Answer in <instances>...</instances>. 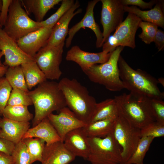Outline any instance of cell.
Instances as JSON below:
<instances>
[{"instance_id": "obj_30", "label": "cell", "mask_w": 164, "mask_h": 164, "mask_svg": "<svg viewBox=\"0 0 164 164\" xmlns=\"http://www.w3.org/2000/svg\"><path fill=\"white\" fill-rule=\"evenodd\" d=\"M154 138L151 136L141 137L135 151L125 164H144L146 154Z\"/></svg>"}, {"instance_id": "obj_26", "label": "cell", "mask_w": 164, "mask_h": 164, "mask_svg": "<svg viewBox=\"0 0 164 164\" xmlns=\"http://www.w3.org/2000/svg\"><path fill=\"white\" fill-rule=\"evenodd\" d=\"M20 66L29 90L47 80L45 74L34 61L24 63Z\"/></svg>"}, {"instance_id": "obj_28", "label": "cell", "mask_w": 164, "mask_h": 164, "mask_svg": "<svg viewBox=\"0 0 164 164\" xmlns=\"http://www.w3.org/2000/svg\"><path fill=\"white\" fill-rule=\"evenodd\" d=\"M5 78L12 88H17L28 92L24 75L20 66L8 67L5 73Z\"/></svg>"}, {"instance_id": "obj_25", "label": "cell", "mask_w": 164, "mask_h": 164, "mask_svg": "<svg viewBox=\"0 0 164 164\" xmlns=\"http://www.w3.org/2000/svg\"><path fill=\"white\" fill-rule=\"evenodd\" d=\"M118 108L114 98H109L96 104L90 122L99 120L115 119L118 115Z\"/></svg>"}, {"instance_id": "obj_23", "label": "cell", "mask_w": 164, "mask_h": 164, "mask_svg": "<svg viewBox=\"0 0 164 164\" xmlns=\"http://www.w3.org/2000/svg\"><path fill=\"white\" fill-rule=\"evenodd\" d=\"M62 0H21L28 12L32 13L36 21L41 22L47 12Z\"/></svg>"}, {"instance_id": "obj_49", "label": "cell", "mask_w": 164, "mask_h": 164, "mask_svg": "<svg viewBox=\"0 0 164 164\" xmlns=\"http://www.w3.org/2000/svg\"></svg>"}, {"instance_id": "obj_29", "label": "cell", "mask_w": 164, "mask_h": 164, "mask_svg": "<svg viewBox=\"0 0 164 164\" xmlns=\"http://www.w3.org/2000/svg\"><path fill=\"white\" fill-rule=\"evenodd\" d=\"M26 145L31 159V164L36 161L41 162L46 144L45 141L38 138H29L22 139Z\"/></svg>"}, {"instance_id": "obj_15", "label": "cell", "mask_w": 164, "mask_h": 164, "mask_svg": "<svg viewBox=\"0 0 164 164\" xmlns=\"http://www.w3.org/2000/svg\"><path fill=\"white\" fill-rule=\"evenodd\" d=\"M111 53L103 51L97 53L86 52L76 45L67 51L66 59L67 61L76 63L84 72L95 64H102L107 62Z\"/></svg>"}, {"instance_id": "obj_48", "label": "cell", "mask_w": 164, "mask_h": 164, "mask_svg": "<svg viewBox=\"0 0 164 164\" xmlns=\"http://www.w3.org/2000/svg\"><path fill=\"white\" fill-rule=\"evenodd\" d=\"M1 118L0 116V119H1Z\"/></svg>"}, {"instance_id": "obj_44", "label": "cell", "mask_w": 164, "mask_h": 164, "mask_svg": "<svg viewBox=\"0 0 164 164\" xmlns=\"http://www.w3.org/2000/svg\"><path fill=\"white\" fill-rule=\"evenodd\" d=\"M158 84L160 83L163 87H164V79L163 77H160L157 79Z\"/></svg>"}, {"instance_id": "obj_40", "label": "cell", "mask_w": 164, "mask_h": 164, "mask_svg": "<svg viewBox=\"0 0 164 164\" xmlns=\"http://www.w3.org/2000/svg\"><path fill=\"white\" fill-rule=\"evenodd\" d=\"M15 145L13 143L0 138V152L11 155Z\"/></svg>"}, {"instance_id": "obj_14", "label": "cell", "mask_w": 164, "mask_h": 164, "mask_svg": "<svg viewBox=\"0 0 164 164\" xmlns=\"http://www.w3.org/2000/svg\"><path fill=\"white\" fill-rule=\"evenodd\" d=\"M99 1V0H93L88 2L86 12L82 19L69 30L68 37L65 43L66 48H68L70 46L76 33L81 29L84 27L91 29L95 33L96 37V47L99 48L102 46L103 44L102 32L95 21L94 15V7Z\"/></svg>"}, {"instance_id": "obj_39", "label": "cell", "mask_w": 164, "mask_h": 164, "mask_svg": "<svg viewBox=\"0 0 164 164\" xmlns=\"http://www.w3.org/2000/svg\"><path fill=\"white\" fill-rule=\"evenodd\" d=\"M12 0H2V5L0 12V24L4 26L7 19L9 8Z\"/></svg>"}, {"instance_id": "obj_47", "label": "cell", "mask_w": 164, "mask_h": 164, "mask_svg": "<svg viewBox=\"0 0 164 164\" xmlns=\"http://www.w3.org/2000/svg\"><path fill=\"white\" fill-rule=\"evenodd\" d=\"M2 26H1V25L0 24V28H2Z\"/></svg>"}, {"instance_id": "obj_35", "label": "cell", "mask_w": 164, "mask_h": 164, "mask_svg": "<svg viewBox=\"0 0 164 164\" xmlns=\"http://www.w3.org/2000/svg\"><path fill=\"white\" fill-rule=\"evenodd\" d=\"M141 137L151 136L154 138L164 136V124L156 121L151 122L141 129Z\"/></svg>"}, {"instance_id": "obj_5", "label": "cell", "mask_w": 164, "mask_h": 164, "mask_svg": "<svg viewBox=\"0 0 164 164\" xmlns=\"http://www.w3.org/2000/svg\"><path fill=\"white\" fill-rule=\"evenodd\" d=\"M124 47L119 46L111 53L108 60L100 64L91 66L84 73L92 82L104 86L113 92L125 89L119 75L118 62Z\"/></svg>"}, {"instance_id": "obj_6", "label": "cell", "mask_w": 164, "mask_h": 164, "mask_svg": "<svg viewBox=\"0 0 164 164\" xmlns=\"http://www.w3.org/2000/svg\"><path fill=\"white\" fill-rule=\"evenodd\" d=\"M3 31L16 42L42 27L40 22L32 19L23 9L21 0H12L10 6Z\"/></svg>"}, {"instance_id": "obj_4", "label": "cell", "mask_w": 164, "mask_h": 164, "mask_svg": "<svg viewBox=\"0 0 164 164\" xmlns=\"http://www.w3.org/2000/svg\"><path fill=\"white\" fill-rule=\"evenodd\" d=\"M114 98L118 111L135 127L141 129L155 121L151 108V99L130 93L115 96Z\"/></svg>"}, {"instance_id": "obj_10", "label": "cell", "mask_w": 164, "mask_h": 164, "mask_svg": "<svg viewBox=\"0 0 164 164\" xmlns=\"http://www.w3.org/2000/svg\"><path fill=\"white\" fill-rule=\"evenodd\" d=\"M65 43L63 42L55 46L47 44L33 57L47 79L58 80L61 77L62 73L60 65Z\"/></svg>"}, {"instance_id": "obj_12", "label": "cell", "mask_w": 164, "mask_h": 164, "mask_svg": "<svg viewBox=\"0 0 164 164\" xmlns=\"http://www.w3.org/2000/svg\"><path fill=\"white\" fill-rule=\"evenodd\" d=\"M0 51L5 56L4 64L8 67L20 66L34 61L33 58L24 52L16 42L0 28Z\"/></svg>"}, {"instance_id": "obj_13", "label": "cell", "mask_w": 164, "mask_h": 164, "mask_svg": "<svg viewBox=\"0 0 164 164\" xmlns=\"http://www.w3.org/2000/svg\"><path fill=\"white\" fill-rule=\"evenodd\" d=\"M47 118L62 142L68 133L75 129L83 128L86 124L79 119L67 107L60 109L58 114L51 113Z\"/></svg>"}, {"instance_id": "obj_20", "label": "cell", "mask_w": 164, "mask_h": 164, "mask_svg": "<svg viewBox=\"0 0 164 164\" xmlns=\"http://www.w3.org/2000/svg\"><path fill=\"white\" fill-rule=\"evenodd\" d=\"M29 122H19L3 117L0 119V138L16 145L30 128Z\"/></svg>"}, {"instance_id": "obj_33", "label": "cell", "mask_w": 164, "mask_h": 164, "mask_svg": "<svg viewBox=\"0 0 164 164\" xmlns=\"http://www.w3.org/2000/svg\"><path fill=\"white\" fill-rule=\"evenodd\" d=\"M11 155L14 164H31L30 155L26 145L22 140L15 145Z\"/></svg>"}, {"instance_id": "obj_21", "label": "cell", "mask_w": 164, "mask_h": 164, "mask_svg": "<svg viewBox=\"0 0 164 164\" xmlns=\"http://www.w3.org/2000/svg\"><path fill=\"white\" fill-rule=\"evenodd\" d=\"M154 7L147 11L140 10L137 6H124L125 12L134 14L142 21L155 24L164 28V3L163 0H157Z\"/></svg>"}, {"instance_id": "obj_41", "label": "cell", "mask_w": 164, "mask_h": 164, "mask_svg": "<svg viewBox=\"0 0 164 164\" xmlns=\"http://www.w3.org/2000/svg\"><path fill=\"white\" fill-rule=\"evenodd\" d=\"M154 42L158 51L163 50L164 48V32L160 29H158Z\"/></svg>"}, {"instance_id": "obj_27", "label": "cell", "mask_w": 164, "mask_h": 164, "mask_svg": "<svg viewBox=\"0 0 164 164\" xmlns=\"http://www.w3.org/2000/svg\"><path fill=\"white\" fill-rule=\"evenodd\" d=\"M3 117L19 122H29L33 118V115L29 111L28 106L7 105L2 115Z\"/></svg>"}, {"instance_id": "obj_24", "label": "cell", "mask_w": 164, "mask_h": 164, "mask_svg": "<svg viewBox=\"0 0 164 164\" xmlns=\"http://www.w3.org/2000/svg\"><path fill=\"white\" fill-rule=\"evenodd\" d=\"M115 119H106L90 122L86 124L83 128L88 137L104 138L113 133Z\"/></svg>"}, {"instance_id": "obj_22", "label": "cell", "mask_w": 164, "mask_h": 164, "mask_svg": "<svg viewBox=\"0 0 164 164\" xmlns=\"http://www.w3.org/2000/svg\"><path fill=\"white\" fill-rule=\"evenodd\" d=\"M29 138H41L45 141L47 145L61 141L60 138L47 117L43 119L36 126L29 128L22 139Z\"/></svg>"}, {"instance_id": "obj_17", "label": "cell", "mask_w": 164, "mask_h": 164, "mask_svg": "<svg viewBox=\"0 0 164 164\" xmlns=\"http://www.w3.org/2000/svg\"><path fill=\"white\" fill-rule=\"evenodd\" d=\"M80 4L76 0L72 7L62 16L53 27L47 44L57 46L65 42L66 37L69 32L68 26L72 18L76 15L81 12L79 9Z\"/></svg>"}, {"instance_id": "obj_43", "label": "cell", "mask_w": 164, "mask_h": 164, "mask_svg": "<svg viewBox=\"0 0 164 164\" xmlns=\"http://www.w3.org/2000/svg\"><path fill=\"white\" fill-rule=\"evenodd\" d=\"M8 67L5 65L0 66V79L5 74Z\"/></svg>"}, {"instance_id": "obj_32", "label": "cell", "mask_w": 164, "mask_h": 164, "mask_svg": "<svg viewBox=\"0 0 164 164\" xmlns=\"http://www.w3.org/2000/svg\"><path fill=\"white\" fill-rule=\"evenodd\" d=\"M32 104V101L27 92L19 89L12 88L7 105L28 107Z\"/></svg>"}, {"instance_id": "obj_3", "label": "cell", "mask_w": 164, "mask_h": 164, "mask_svg": "<svg viewBox=\"0 0 164 164\" xmlns=\"http://www.w3.org/2000/svg\"><path fill=\"white\" fill-rule=\"evenodd\" d=\"M118 65L120 77L124 88L130 93L151 99H163L164 92L160 90L156 78L140 69H133L121 55Z\"/></svg>"}, {"instance_id": "obj_9", "label": "cell", "mask_w": 164, "mask_h": 164, "mask_svg": "<svg viewBox=\"0 0 164 164\" xmlns=\"http://www.w3.org/2000/svg\"><path fill=\"white\" fill-rule=\"evenodd\" d=\"M142 20L134 14L128 13L125 19L103 45L102 51L111 53L119 46H128L133 49L136 47L135 38Z\"/></svg>"}, {"instance_id": "obj_18", "label": "cell", "mask_w": 164, "mask_h": 164, "mask_svg": "<svg viewBox=\"0 0 164 164\" xmlns=\"http://www.w3.org/2000/svg\"><path fill=\"white\" fill-rule=\"evenodd\" d=\"M63 142L66 148L76 157L87 160L89 152L88 137L83 128L73 130L68 133Z\"/></svg>"}, {"instance_id": "obj_36", "label": "cell", "mask_w": 164, "mask_h": 164, "mask_svg": "<svg viewBox=\"0 0 164 164\" xmlns=\"http://www.w3.org/2000/svg\"><path fill=\"white\" fill-rule=\"evenodd\" d=\"M12 89L5 77L0 79V116L7 105Z\"/></svg>"}, {"instance_id": "obj_45", "label": "cell", "mask_w": 164, "mask_h": 164, "mask_svg": "<svg viewBox=\"0 0 164 164\" xmlns=\"http://www.w3.org/2000/svg\"><path fill=\"white\" fill-rule=\"evenodd\" d=\"M4 55H3V53L1 52V51H0V66H3L4 65H2V63H1V59L2 57Z\"/></svg>"}, {"instance_id": "obj_34", "label": "cell", "mask_w": 164, "mask_h": 164, "mask_svg": "<svg viewBox=\"0 0 164 164\" xmlns=\"http://www.w3.org/2000/svg\"><path fill=\"white\" fill-rule=\"evenodd\" d=\"M139 26L142 30V33L138 35L142 40L147 44L154 42L158 26L155 24L142 21L140 22Z\"/></svg>"}, {"instance_id": "obj_31", "label": "cell", "mask_w": 164, "mask_h": 164, "mask_svg": "<svg viewBox=\"0 0 164 164\" xmlns=\"http://www.w3.org/2000/svg\"><path fill=\"white\" fill-rule=\"evenodd\" d=\"M73 0H63L60 7L56 11L45 20L40 22L42 27L53 28L62 16L72 7Z\"/></svg>"}, {"instance_id": "obj_7", "label": "cell", "mask_w": 164, "mask_h": 164, "mask_svg": "<svg viewBox=\"0 0 164 164\" xmlns=\"http://www.w3.org/2000/svg\"><path fill=\"white\" fill-rule=\"evenodd\" d=\"M88 140L87 160L91 164H120L121 149L113 133L104 138L88 137Z\"/></svg>"}, {"instance_id": "obj_46", "label": "cell", "mask_w": 164, "mask_h": 164, "mask_svg": "<svg viewBox=\"0 0 164 164\" xmlns=\"http://www.w3.org/2000/svg\"><path fill=\"white\" fill-rule=\"evenodd\" d=\"M2 5V0H0V12H1Z\"/></svg>"}, {"instance_id": "obj_19", "label": "cell", "mask_w": 164, "mask_h": 164, "mask_svg": "<svg viewBox=\"0 0 164 164\" xmlns=\"http://www.w3.org/2000/svg\"><path fill=\"white\" fill-rule=\"evenodd\" d=\"M76 156L61 141L50 145L45 144L43 154L42 164H69Z\"/></svg>"}, {"instance_id": "obj_16", "label": "cell", "mask_w": 164, "mask_h": 164, "mask_svg": "<svg viewBox=\"0 0 164 164\" xmlns=\"http://www.w3.org/2000/svg\"><path fill=\"white\" fill-rule=\"evenodd\" d=\"M53 28L42 27L20 39L16 42L26 53L33 57L47 44Z\"/></svg>"}, {"instance_id": "obj_8", "label": "cell", "mask_w": 164, "mask_h": 164, "mask_svg": "<svg viewBox=\"0 0 164 164\" xmlns=\"http://www.w3.org/2000/svg\"><path fill=\"white\" fill-rule=\"evenodd\" d=\"M140 130L118 111L113 134L121 148L120 164H125L135 151L141 138Z\"/></svg>"}, {"instance_id": "obj_42", "label": "cell", "mask_w": 164, "mask_h": 164, "mask_svg": "<svg viewBox=\"0 0 164 164\" xmlns=\"http://www.w3.org/2000/svg\"><path fill=\"white\" fill-rule=\"evenodd\" d=\"M0 164H14L12 155L0 152Z\"/></svg>"}, {"instance_id": "obj_11", "label": "cell", "mask_w": 164, "mask_h": 164, "mask_svg": "<svg viewBox=\"0 0 164 164\" xmlns=\"http://www.w3.org/2000/svg\"><path fill=\"white\" fill-rule=\"evenodd\" d=\"M102 9L101 22L103 27V44L111 33L123 21L125 12L120 0H101Z\"/></svg>"}, {"instance_id": "obj_1", "label": "cell", "mask_w": 164, "mask_h": 164, "mask_svg": "<svg viewBox=\"0 0 164 164\" xmlns=\"http://www.w3.org/2000/svg\"><path fill=\"white\" fill-rule=\"evenodd\" d=\"M27 94L35 108V115L32 119V126L55 111H59L67 107L65 100L58 86V83L46 81L38 85Z\"/></svg>"}, {"instance_id": "obj_2", "label": "cell", "mask_w": 164, "mask_h": 164, "mask_svg": "<svg viewBox=\"0 0 164 164\" xmlns=\"http://www.w3.org/2000/svg\"><path fill=\"white\" fill-rule=\"evenodd\" d=\"M58 86L64 96L67 106L80 120L89 123L97 103L87 88L75 79L62 78Z\"/></svg>"}, {"instance_id": "obj_38", "label": "cell", "mask_w": 164, "mask_h": 164, "mask_svg": "<svg viewBox=\"0 0 164 164\" xmlns=\"http://www.w3.org/2000/svg\"><path fill=\"white\" fill-rule=\"evenodd\" d=\"M121 2L124 6L129 5L134 6H138L142 9H152V6L155 4L157 1L152 0L148 2L142 0H120Z\"/></svg>"}, {"instance_id": "obj_37", "label": "cell", "mask_w": 164, "mask_h": 164, "mask_svg": "<svg viewBox=\"0 0 164 164\" xmlns=\"http://www.w3.org/2000/svg\"><path fill=\"white\" fill-rule=\"evenodd\" d=\"M151 106L155 121L164 124V102L163 99H151Z\"/></svg>"}]
</instances>
